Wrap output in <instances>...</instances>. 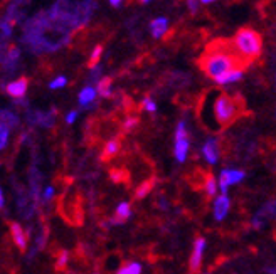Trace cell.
Masks as SVG:
<instances>
[{
  "label": "cell",
  "instance_id": "cell-37",
  "mask_svg": "<svg viewBox=\"0 0 276 274\" xmlns=\"http://www.w3.org/2000/svg\"><path fill=\"white\" fill-rule=\"evenodd\" d=\"M202 3H211V2H214V0H201Z\"/></svg>",
  "mask_w": 276,
  "mask_h": 274
},
{
  "label": "cell",
  "instance_id": "cell-18",
  "mask_svg": "<svg viewBox=\"0 0 276 274\" xmlns=\"http://www.w3.org/2000/svg\"><path fill=\"white\" fill-rule=\"evenodd\" d=\"M110 84H111V79H110V78L101 79L100 83H98V93H100L101 96H105V98L111 96V91H110Z\"/></svg>",
  "mask_w": 276,
  "mask_h": 274
},
{
  "label": "cell",
  "instance_id": "cell-12",
  "mask_svg": "<svg viewBox=\"0 0 276 274\" xmlns=\"http://www.w3.org/2000/svg\"><path fill=\"white\" fill-rule=\"evenodd\" d=\"M165 31H167V19L160 17V19H155L152 22V34H154V37H162Z\"/></svg>",
  "mask_w": 276,
  "mask_h": 274
},
{
  "label": "cell",
  "instance_id": "cell-29",
  "mask_svg": "<svg viewBox=\"0 0 276 274\" xmlns=\"http://www.w3.org/2000/svg\"><path fill=\"white\" fill-rule=\"evenodd\" d=\"M76 118H78V111H71L69 114H67V118H66V121L69 123V125H73V123L76 121Z\"/></svg>",
  "mask_w": 276,
  "mask_h": 274
},
{
  "label": "cell",
  "instance_id": "cell-10",
  "mask_svg": "<svg viewBox=\"0 0 276 274\" xmlns=\"http://www.w3.org/2000/svg\"><path fill=\"white\" fill-rule=\"evenodd\" d=\"M128 217H130V204L121 202L116 207V216H114V220L111 222L113 224H123V222H126Z\"/></svg>",
  "mask_w": 276,
  "mask_h": 274
},
{
  "label": "cell",
  "instance_id": "cell-13",
  "mask_svg": "<svg viewBox=\"0 0 276 274\" xmlns=\"http://www.w3.org/2000/svg\"><path fill=\"white\" fill-rule=\"evenodd\" d=\"M155 185V180L154 178H148V180H145L137 188V192H135V199H143V197H147V194H150V190L154 188Z\"/></svg>",
  "mask_w": 276,
  "mask_h": 274
},
{
  "label": "cell",
  "instance_id": "cell-33",
  "mask_svg": "<svg viewBox=\"0 0 276 274\" xmlns=\"http://www.w3.org/2000/svg\"><path fill=\"white\" fill-rule=\"evenodd\" d=\"M189 8H190V10H195V8H197V3H195V0H189Z\"/></svg>",
  "mask_w": 276,
  "mask_h": 274
},
{
  "label": "cell",
  "instance_id": "cell-23",
  "mask_svg": "<svg viewBox=\"0 0 276 274\" xmlns=\"http://www.w3.org/2000/svg\"><path fill=\"white\" fill-rule=\"evenodd\" d=\"M229 177H231V183H239L244 178V172H239V170H229Z\"/></svg>",
  "mask_w": 276,
  "mask_h": 274
},
{
  "label": "cell",
  "instance_id": "cell-21",
  "mask_svg": "<svg viewBox=\"0 0 276 274\" xmlns=\"http://www.w3.org/2000/svg\"><path fill=\"white\" fill-rule=\"evenodd\" d=\"M8 130L10 128H7L5 125H2L0 126V148H5V145H7V141H8Z\"/></svg>",
  "mask_w": 276,
  "mask_h": 274
},
{
  "label": "cell",
  "instance_id": "cell-20",
  "mask_svg": "<svg viewBox=\"0 0 276 274\" xmlns=\"http://www.w3.org/2000/svg\"><path fill=\"white\" fill-rule=\"evenodd\" d=\"M216 188H218V183H216L214 177L209 175V177L206 178V192H207V197H212L216 194Z\"/></svg>",
  "mask_w": 276,
  "mask_h": 274
},
{
  "label": "cell",
  "instance_id": "cell-8",
  "mask_svg": "<svg viewBox=\"0 0 276 274\" xmlns=\"http://www.w3.org/2000/svg\"><path fill=\"white\" fill-rule=\"evenodd\" d=\"M27 84H29V81L25 78L17 79V81H14V83H10L7 86V94L8 96H12V98H22L25 94V91H27Z\"/></svg>",
  "mask_w": 276,
  "mask_h": 274
},
{
  "label": "cell",
  "instance_id": "cell-31",
  "mask_svg": "<svg viewBox=\"0 0 276 274\" xmlns=\"http://www.w3.org/2000/svg\"><path fill=\"white\" fill-rule=\"evenodd\" d=\"M265 212H270V214H276V200H275V202H270L268 205H266Z\"/></svg>",
  "mask_w": 276,
  "mask_h": 274
},
{
  "label": "cell",
  "instance_id": "cell-19",
  "mask_svg": "<svg viewBox=\"0 0 276 274\" xmlns=\"http://www.w3.org/2000/svg\"><path fill=\"white\" fill-rule=\"evenodd\" d=\"M19 123L15 114H12L10 111H2V125H5L7 128H12Z\"/></svg>",
  "mask_w": 276,
  "mask_h": 274
},
{
  "label": "cell",
  "instance_id": "cell-24",
  "mask_svg": "<svg viewBox=\"0 0 276 274\" xmlns=\"http://www.w3.org/2000/svg\"><path fill=\"white\" fill-rule=\"evenodd\" d=\"M66 83H67V79L64 78V76H59L57 79H54L53 83L49 84V88H51V89H57V88L66 86Z\"/></svg>",
  "mask_w": 276,
  "mask_h": 274
},
{
  "label": "cell",
  "instance_id": "cell-15",
  "mask_svg": "<svg viewBox=\"0 0 276 274\" xmlns=\"http://www.w3.org/2000/svg\"><path fill=\"white\" fill-rule=\"evenodd\" d=\"M95 96H96L95 89L90 88V86H86L81 93H79V103H81L83 106H86V105H90L93 100H95Z\"/></svg>",
  "mask_w": 276,
  "mask_h": 274
},
{
  "label": "cell",
  "instance_id": "cell-1",
  "mask_svg": "<svg viewBox=\"0 0 276 274\" xmlns=\"http://www.w3.org/2000/svg\"><path fill=\"white\" fill-rule=\"evenodd\" d=\"M236 64H237V59L234 55L226 53L224 49H216V51H209V53L204 55L201 61V67L209 78L216 81L221 76L227 74L229 71H234Z\"/></svg>",
  "mask_w": 276,
  "mask_h": 274
},
{
  "label": "cell",
  "instance_id": "cell-7",
  "mask_svg": "<svg viewBox=\"0 0 276 274\" xmlns=\"http://www.w3.org/2000/svg\"><path fill=\"white\" fill-rule=\"evenodd\" d=\"M10 234H12V239H14L15 246L19 247L20 251H25V247H27V237H25V232H24V229L20 227L19 222H12L10 224Z\"/></svg>",
  "mask_w": 276,
  "mask_h": 274
},
{
  "label": "cell",
  "instance_id": "cell-34",
  "mask_svg": "<svg viewBox=\"0 0 276 274\" xmlns=\"http://www.w3.org/2000/svg\"><path fill=\"white\" fill-rule=\"evenodd\" d=\"M110 3H111L113 7H120L121 5V0H110Z\"/></svg>",
  "mask_w": 276,
  "mask_h": 274
},
{
  "label": "cell",
  "instance_id": "cell-11",
  "mask_svg": "<svg viewBox=\"0 0 276 274\" xmlns=\"http://www.w3.org/2000/svg\"><path fill=\"white\" fill-rule=\"evenodd\" d=\"M241 76H243V71H241V69L229 71L227 74H224V76H221L219 79H216V83L222 84V86H224V84H229V83H234V81H239Z\"/></svg>",
  "mask_w": 276,
  "mask_h": 274
},
{
  "label": "cell",
  "instance_id": "cell-3",
  "mask_svg": "<svg viewBox=\"0 0 276 274\" xmlns=\"http://www.w3.org/2000/svg\"><path fill=\"white\" fill-rule=\"evenodd\" d=\"M234 44L246 57H258L261 54V37L251 29H241L234 37Z\"/></svg>",
  "mask_w": 276,
  "mask_h": 274
},
{
  "label": "cell",
  "instance_id": "cell-27",
  "mask_svg": "<svg viewBox=\"0 0 276 274\" xmlns=\"http://www.w3.org/2000/svg\"><path fill=\"white\" fill-rule=\"evenodd\" d=\"M137 125H138V119L137 118H130V119H126V121H125V130L130 131V130H133Z\"/></svg>",
  "mask_w": 276,
  "mask_h": 274
},
{
  "label": "cell",
  "instance_id": "cell-38",
  "mask_svg": "<svg viewBox=\"0 0 276 274\" xmlns=\"http://www.w3.org/2000/svg\"><path fill=\"white\" fill-rule=\"evenodd\" d=\"M142 2H143V3H147V2H150V0H142Z\"/></svg>",
  "mask_w": 276,
  "mask_h": 274
},
{
  "label": "cell",
  "instance_id": "cell-22",
  "mask_svg": "<svg viewBox=\"0 0 276 274\" xmlns=\"http://www.w3.org/2000/svg\"><path fill=\"white\" fill-rule=\"evenodd\" d=\"M101 46H96L95 47V51H93V54H91V59H90V64H88V66L90 67H95L96 64H98V61H100V57H101Z\"/></svg>",
  "mask_w": 276,
  "mask_h": 274
},
{
  "label": "cell",
  "instance_id": "cell-16",
  "mask_svg": "<svg viewBox=\"0 0 276 274\" xmlns=\"http://www.w3.org/2000/svg\"><path fill=\"white\" fill-rule=\"evenodd\" d=\"M229 185H232L231 183V177H229V170H222L219 175V188L222 194H227V188Z\"/></svg>",
  "mask_w": 276,
  "mask_h": 274
},
{
  "label": "cell",
  "instance_id": "cell-14",
  "mask_svg": "<svg viewBox=\"0 0 276 274\" xmlns=\"http://www.w3.org/2000/svg\"><path fill=\"white\" fill-rule=\"evenodd\" d=\"M120 152V140L114 138V140H110L108 143H106V147L103 150V157L105 158H110V157H114L116 153Z\"/></svg>",
  "mask_w": 276,
  "mask_h": 274
},
{
  "label": "cell",
  "instance_id": "cell-9",
  "mask_svg": "<svg viewBox=\"0 0 276 274\" xmlns=\"http://www.w3.org/2000/svg\"><path fill=\"white\" fill-rule=\"evenodd\" d=\"M202 153H204V158H206L209 164L214 165L216 162H218V157H219V150H218V143H216L214 140H209L206 145L202 147Z\"/></svg>",
  "mask_w": 276,
  "mask_h": 274
},
{
  "label": "cell",
  "instance_id": "cell-2",
  "mask_svg": "<svg viewBox=\"0 0 276 274\" xmlns=\"http://www.w3.org/2000/svg\"><path fill=\"white\" fill-rule=\"evenodd\" d=\"M212 113L218 121L219 126H227L236 119L237 113H239V105L234 98H231L229 94H219L216 98L214 105H212Z\"/></svg>",
  "mask_w": 276,
  "mask_h": 274
},
{
  "label": "cell",
  "instance_id": "cell-5",
  "mask_svg": "<svg viewBox=\"0 0 276 274\" xmlns=\"http://www.w3.org/2000/svg\"><path fill=\"white\" fill-rule=\"evenodd\" d=\"M204 247H206V239L204 237H197L194 242V251H192V256H190V273L192 274H197L201 271V266H202V254H204Z\"/></svg>",
  "mask_w": 276,
  "mask_h": 274
},
{
  "label": "cell",
  "instance_id": "cell-32",
  "mask_svg": "<svg viewBox=\"0 0 276 274\" xmlns=\"http://www.w3.org/2000/svg\"><path fill=\"white\" fill-rule=\"evenodd\" d=\"M2 31H3V34H5V36H10V25H8L5 20L2 22Z\"/></svg>",
  "mask_w": 276,
  "mask_h": 274
},
{
  "label": "cell",
  "instance_id": "cell-28",
  "mask_svg": "<svg viewBox=\"0 0 276 274\" xmlns=\"http://www.w3.org/2000/svg\"><path fill=\"white\" fill-rule=\"evenodd\" d=\"M66 263H67V251H62L61 252V258H59L57 261V268H64L66 266Z\"/></svg>",
  "mask_w": 276,
  "mask_h": 274
},
{
  "label": "cell",
  "instance_id": "cell-6",
  "mask_svg": "<svg viewBox=\"0 0 276 274\" xmlns=\"http://www.w3.org/2000/svg\"><path fill=\"white\" fill-rule=\"evenodd\" d=\"M229 207H231V200L226 194H221L218 199L214 200V217L216 220H222L227 216Z\"/></svg>",
  "mask_w": 276,
  "mask_h": 274
},
{
  "label": "cell",
  "instance_id": "cell-17",
  "mask_svg": "<svg viewBox=\"0 0 276 274\" xmlns=\"http://www.w3.org/2000/svg\"><path fill=\"white\" fill-rule=\"evenodd\" d=\"M142 273V266L138 263H128L123 268H120V271L116 274H140Z\"/></svg>",
  "mask_w": 276,
  "mask_h": 274
},
{
  "label": "cell",
  "instance_id": "cell-26",
  "mask_svg": "<svg viewBox=\"0 0 276 274\" xmlns=\"http://www.w3.org/2000/svg\"><path fill=\"white\" fill-rule=\"evenodd\" d=\"M17 59H19V49H17V47H12L10 53H8L7 61H8V64H12V62H15Z\"/></svg>",
  "mask_w": 276,
  "mask_h": 274
},
{
  "label": "cell",
  "instance_id": "cell-36",
  "mask_svg": "<svg viewBox=\"0 0 276 274\" xmlns=\"http://www.w3.org/2000/svg\"><path fill=\"white\" fill-rule=\"evenodd\" d=\"M268 274H276V268H270L268 269Z\"/></svg>",
  "mask_w": 276,
  "mask_h": 274
},
{
  "label": "cell",
  "instance_id": "cell-4",
  "mask_svg": "<svg viewBox=\"0 0 276 274\" xmlns=\"http://www.w3.org/2000/svg\"><path fill=\"white\" fill-rule=\"evenodd\" d=\"M187 153H189V135H187L185 123L180 121L177 126L175 133V157L179 162H185Z\"/></svg>",
  "mask_w": 276,
  "mask_h": 274
},
{
  "label": "cell",
  "instance_id": "cell-30",
  "mask_svg": "<svg viewBox=\"0 0 276 274\" xmlns=\"http://www.w3.org/2000/svg\"><path fill=\"white\" fill-rule=\"evenodd\" d=\"M42 197H44V200H51V199H53V188H51V187L46 188V190L42 192Z\"/></svg>",
  "mask_w": 276,
  "mask_h": 274
},
{
  "label": "cell",
  "instance_id": "cell-25",
  "mask_svg": "<svg viewBox=\"0 0 276 274\" xmlns=\"http://www.w3.org/2000/svg\"><path fill=\"white\" fill-rule=\"evenodd\" d=\"M143 106H145V110L150 111V113H155V110H157L154 100H150V98H145V100H143Z\"/></svg>",
  "mask_w": 276,
  "mask_h": 274
},
{
  "label": "cell",
  "instance_id": "cell-35",
  "mask_svg": "<svg viewBox=\"0 0 276 274\" xmlns=\"http://www.w3.org/2000/svg\"><path fill=\"white\" fill-rule=\"evenodd\" d=\"M0 205H2V207L5 205V199H3V194H0Z\"/></svg>",
  "mask_w": 276,
  "mask_h": 274
}]
</instances>
